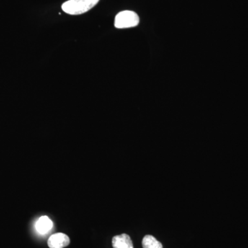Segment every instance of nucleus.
Wrapping results in <instances>:
<instances>
[{
	"label": "nucleus",
	"mask_w": 248,
	"mask_h": 248,
	"mask_svg": "<svg viewBox=\"0 0 248 248\" xmlns=\"http://www.w3.org/2000/svg\"><path fill=\"white\" fill-rule=\"evenodd\" d=\"M99 0H68L63 3L62 9L66 14L76 16L88 12L97 5Z\"/></svg>",
	"instance_id": "f257e3e1"
},
{
	"label": "nucleus",
	"mask_w": 248,
	"mask_h": 248,
	"mask_svg": "<svg viewBox=\"0 0 248 248\" xmlns=\"http://www.w3.org/2000/svg\"><path fill=\"white\" fill-rule=\"evenodd\" d=\"M140 24V17L134 11H124L119 13L115 19V27L117 29H128L135 27Z\"/></svg>",
	"instance_id": "f03ea898"
},
{
	"label": "nucleus",
	"mask_w": 248,
	"mask_h": 248,
	"mask_svg": "<svg viewBox=\"0 0 248 248\" xmlns=\"http://www.w3.org/2000/svg\"><path fill=\"white\" fill-rule=\"evenodd\" d=\"M69 244V237L63 233L51 235L48 240V246L50 248H63Z\"/></svg>",
	"instance_id": "7ed1b4c3"
},
{
	"label": "nucleus",
	"mask_w": 248,
	"mask_h": 248,
	"mask_svg": "<svg viewBox=\"0 0 248 248\" xmlns=\"http://www.w3.org/2000/svg\"><path fill=\"white\" fill-rule=\"evenodd\" d=\"M112 244L113 248H133V241L130 236L126 234L114 236Z\"/></svg>",
	"instance_id": "20e7f679"
},
{
	"label": "nucleus",
	"mask_w": 248,
	"mask_h": 248,
	"mask_svg": "<svg viewBox=\"0 0 248 248\" xmlns=\"http://www.w3.org/2000/svg\"><path fill=\"white\" fill-rule=\"evenodd\" d=\"M35 228L40 234H46L53 228V222L48 217L42 216L36 223Z\"/></svg>",
	"instance_id": "39448f33"
},
{
	"label": "nucleus",
	"mask_w": 248,
	"mask_h": 248,
	"mask_svg": "<svg viewBox=\"0 0 248 248\" xmlns=\"http://www.w3.org/2000/svg\"><path fill=\"white\" fill-rule=\"evenodd\" d=\"M143 248H163L162 244L152 235H146L142 240Z\"/></svg>",
	"instance_id": "423d86ee"
}]
</instances>
